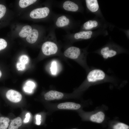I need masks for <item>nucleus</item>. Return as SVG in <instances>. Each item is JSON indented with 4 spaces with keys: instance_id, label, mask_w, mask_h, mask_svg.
<instances>
[{
    "instance_id": "nucleus-1",
    "label": "nucleus",
    "mask_w": 129,
    "mask_h": 129,
    "mask_svg": "<svg viewBox=\"0 0 129 129\" xmlns=\"http://www.w3.org/2000/svg\"><path fill=\"white\" fill-rule=\"evenodd\" d=\"M64 54L68 58L79 60L88 71L90 70L86 64V55L82 53L79 48L75 46L70 47L64 51Z\"/></svg>"
},
{
    "instance_id": "nucleus-2",
    "label": "nucleus",
    "mask_w": 129,
    "mask_h": 129,
    "mask_svg": "<svg viewBox=\"0 0 129 129\" xmlns=\"http://www.w3.org/2000/svg\"><path fill=\"white\" fill-rule=\"evenodd\" d=\"M114 46H107L102 48L99 54L104 60L113 57L119 53V49Z\"/></svg>"
},
{
    "instance_id": "nucleus-3",
    "label": "nucleus",
    "mask_w": 129,
    "mask_h": 129,
    "mask_svg": "<svg viewBox=\"0 0 129 129\" xmlns=\"http://www.w3.org/2000/svg\"><path fill=\"white\" fill-rule=\"evenodd\" d=\"M42 50L43 53L46 56L56 54L58 52V47L57 44L52 41H47L42 45Z\"/></svg>"
},
{
    "instance_id": "nucleus-4",
    "label": "nucleus",
    "mask_w": 129,
    "mask_h": 129,
    "mask_svg": "<svg viewBox=\"0 0 129 129\" xmlns=\"http://www.w3.org/2000/svg\"><path fill=\"white\" fill-rule=\"evenodd\" d=\"M50 12L49 9L47 7L35 9L30 13V16L32 18L35 19L45 18L48 15Z\"/></svg>"
},
{
    "instance_id": "nucleus-5",
    "label": "nucleus",
    "mask_w": 129,
    "mask_h": 129,
    "mask_svg": "<svg viewBox=\"0 0 129 129\" xmlns=\"http://www.w3.org/2000/svg\"><path fill=\"white\" fill-rule=\"evenodd\" d=\"M6 96L7 98L11 102L17 103L21 100L22 96L19 92L12 89L8 90L7 92Z\"/></svg>"
},
{
    "instance_id": "nucleus-6",
    "label": "nucleus",
    "mask_w": 129,
    "mask_h": 129,
    "mask_svg": "<svg viewBox=\"0 0 129 129\" xmlns=\"http://www.w3.org/2000/svg\"><path fill=\"white\" fill-rule=\"evenodd\" d=\"M63 96L64 94L63 93L54 90L49 91L44 95L45 99L48 101L61 99Z\"/></svg>"
},
{
    "instance_id": "nucleus-7",
    "label": "nucleus",
    "mask_w": 129,
    "mask_h": 129,
    "mask_svg": "<svg viewBox=\"0 0 129 129\" xmlns=\"http://www.w3.org/2000/svg\"><path fill=\"white\" fill-rule=\"evenodd\" d=\"M81 107L80 104L71 102H66L61 103L58 104V108L59 109L76 110Z\"/></svg>"
},
{
    "instance_id": "nucleus-8",
    "label": "nucleus",
    "mask_w": 129,
    "mask_h": 129,
    "mask_svg": "<svg viewBox=\"0 0 129 129\" xmlns=\"http://www.w3.org/2000/svg\"><path fill=\"white\" fill-rule=\"evenodd\" d=\"M63 6L65 10L72 12L76 11L79 9V7L77 4L69 0L65 1L63 4Z\"/></svg>"
},
{
    "instance_id": "nucleus-9",
    "label": "nucleus",
    "mask_w": 129,
    "mask_h": 129,
    "mask_svg": "<svg viewBox=\"0 0 129 129\" xmlns=\"http://www.w3.org/2000/svg\"><path fill=\"white\" fill-rule=\"evenodd\" d=\"M92 34V32L91 31L80 32L75 33L74 37L76 39H87L91 38Z\"/></svg>"
},
{
    "instance_id": "nucleus-10",
    "label": "nucleus",
    "mask_w": 129,
    "mask_h": 129,
    "mask_svg": "<svg viewBox=\"0 0 129 129\" xmlns=\"http://www.w3.org/2000/svg\"><path fill=\"white\" fill-rule=\"evenodd\" d=\"M87 7L88 9L92 12L97 11L99 9V5L97 0H86Z\"/></svg>"
},
{
    "instance_id": "nucleus-11",
    "label": "nucleus",
    "mask_w": 129,
    "mask_h": 129,
    "mask_svg": "<svg viewBox=\"0 0 129 129\" xmlns=\"http://www.w3.org/2000/svg\"><path fill=\"white\" fill-rule=\"evenodd\" d=\"M70 22V20L65 16L59 17L56 22V26L58 27H62L68 26Z\"/></svg>"
},
{
    "instance_id": "nucleus-12",
    "label": "nucleus",
    "mask_w": 129,
    "mask_h": 129,
    "mask_svg": "<svg viewBox=\"0 0 129 129\" xmlns=\"http://www.w3.org/2000/svg\"><path fill=\"white\" fill-rule=\"evenodd\" d=\"M38 36V32L37 30L33 29L31 33L27 37V41L30 43H33L37 40Z\"/></svg>"
},
{
    "instance_id": "nucleus-13",
    "label": "nucleus",
    "mask_w": 129,
    "mask_h": 129,
    "mask_svg": "<svg viewBox=\"0 0 129 129\" xmlns=\"http://www.w3.org/2000/svg\"><path fill=\"white\" fill-rule=\"evenodd\" d=\"M105 118V114L101 111L98 112L92 115L90 117V120L92 122L98 123H101L104 120Z\"/></svg>"
},
{
    "instance_id": "nucleus-14",
    "label": "nucleus",
    "mask_w": 129,
    "mask_h": 129,
    "mask_svg": "<svg viewBox=\"0 0 129 129\" xmlns=\"http://www.w3.org/2000/svg\"><path fill=\"white\" fill-rule=\"evenodd\" d=\"M22 121L21 118L18 117L12 120L9 125L8 129H18L21 126Z\"/></svg>"
},
{
    "instance_id": "nucleus-15",
    "label": "nucleus",
    "mask_w": 129,
    "mask_h": 129,
    "mask_svg": "<svg viewBox=\"0 0 129 129\" xmlns=\"http://www.w3.org/2000/svg\"><path fill=\"white\" fill-rule=\"evenodd\" d=\"M32 28L31 26L27 25L24 26L19 33L20 36L22 38L27 37L31 32Z\"/></svg>"
},
{
    "instance_id": "nucleus-16",
    "label": "nucleus",
    "mask_w": 129,
    "mask_h": 129,
    "mask_svg": "<svg viewBox=\"0 0 129 129\" xmlns=\"http://www.w3.org/2000/svg\"><path fill=\"white\" fill-rule=\"evenodd\" d=\"M98 23L96 20H90L85 22L83 25L84 28L86 30H89L97 26Z\"/></svg>"
},
{
    "instance_id": "nucleus-17",
    "label": "nucleus",
    "mask_w": 129,
    "mask_h": 129,
    "mask_svg": "<svg viewBox=\"0 0 129 129\" xmlns=\"http://www.w3.org/2000/svg\"><path fill=\"white\" fill-rule=\"evenodd\" d=\"M35 86V84L33 82L30 81H28L26 83L24 87V90L25 92L31 93Z\"/></svg>"
},
{
    "instance_id": "nucleus-18",
    "label": "nucleus",
    "mask_w": 129,
    "mask_h": 129,
    "mask_svg": "<svg viewBox=\"0 0 129 129\" xmlns=\"http://www.w3.org/2000/svg\"><path fill=\"white\" fill-rule=\"evenodd\" d=\"M9 119L4 117H0V129H6L9 126Z\"/></svg>"
},
{
    "instance_id": "nucleus-19",
    "label": "nucleus",
    "mask_w": 129,
    "mask_h": 129,
    "mask_svg": "<svg viewBox=\"0 0 129 129\" xmlns=\"http://www.w3.org/2000/svg\"><path fill=\"white\" fill-rule=\"evenodd\" d=\"M36 0H20L19 2L20 7L25 8L35 2Z\"/></svg>"
},
{
    "instance_id": "nucleus-20",
    "label": "nucleus",
    "mask_w": 129,
    "mask_h": 129,
    "mask_svg": "<svg viewBox=\"0 0 129 129\" xmlns=\"http://www.w3.org/2000/svg\"><path fill=\"white\" fill-rule=\"evenodd\" d=\"M129 126L123 123H119L114 125L113 129H129Z\"/></svg>"
},
{
    "instance_id": "nucleus-21",
    "label": "nucleus",
    "mask_w": 129,
    "mask_h": 129,
    "mask_svg": "<svg viewBox=\"0 0 129 129\" xmlns=\"http://www.w3.org/2000/svg\"><path fill=\"white\" fill-rule=\"evenodd\" d=\"M50 69L52 74L53 75H55L57 71V66L56 63L55 61H54L52 62Z\"/></svg>"
},
{
    "instance_id": "nucleus-22",
    "label": "nucleus",
    "mask_w": 129,
    "mask_h": 129,
    "mask_svg": "<svg viewBox=\"0 0 129 129\" xmlns=\"http://www.w3.org/2000/svg\"><path fill=\"white\" fill-rule=\"evenodd\" d=\"M19 60L20 62L25 65L28 62L29 59L27 55H23L20 57Z\"/></svg>"
},
{
    "instance_id": "nucleus-23",
    "label": "nucleus",
    "mask_w": 129,
    "mask_h": 129,
    "mask_svg": "<svg viewBox=\"0 0 129 129\" xmlns=\"http://www.w3.org/2000/svg\"><path fill=\"white\" fill-rule=\"evenodd\" d=\"M6 11L5 6L2 4H0V19L5 15Z\"/></svg>"
},
{
    "instance_id": "nucleus-24",
    "label": "nucleus",
    "mask_w": 129,
    "mask_h": 129,
    "mask_svg": "<svg viewBox=\"0 0 129 129\" xmlns=\"http://www.w3.org/2000/svg\"><path fill=\"white\" fill-rule=\"evenodd\" d=\"M6 41L2 38H0V50L5 48L7 46Z\"/></svg>"
},
{
    "instance_id": "nucleus-25",
    "label": "nucleus",
    "mask_w": 129,
    "mask_h": 129,
    "mask_svg": "<svg viewBox=\"0 0 129 129\" xmlns=\"http://www.w3.org/2000/svg\"><path fill=\"white\" fill-rule=\"evenodd\" d=\"M16 67L18 70H23L25 69V65L19 62L17 63Z\"/></svg>"
},
{
    "instance_id": "nucleus-26",
    "label": "nucleus",
    "mask_w": 129,
    "mask_h": 129,
    "mask_svg": "<svg viewBox=\"0 0 129 129\" xmlns=\"http://www.w3.org/2000/svg\"><path fill=\"white\" fill-rule=\"evenodd\" d=\"M41 116L40 115L37 114L36 116V124L38 125H40L41 123Z\"/></svg>"
},
{
    "instance_id": "nucleus-27",
    "label": "nucleus",
    "mask_w": 129,
    "mask_h": 129,
    "mask_svg": "<svg viewBox=\"0 0 129 129\" xmlns=\"http://www.w3.org/2000/svg\"><path fill=\"white\" fill-rule=\"evenodd\" d=\"M30 117V114L29 113H27L26 115V118L23 121L24 123H26L28 122Z\"/></svg>"
},
{
    "instance_id": "nucleus-28",
    "label": "nucleus",
    "mask_w": 129,
    "mask_h": 129,
    "mask_svg": "<svg viewBox=\"0 0 129 129\" xmlns=\"http://www.w3.org/2000/svg\"><path fill=\"white\" fill-rule=\"evenodd\" d=\"M2 75V73L1 71L0 70V78L1 77Z\"/></svg>"
},
{
    "instance_id": "nucleus-29",
    "label": "nucleus",
    "mask_w": 129,
    "mask_h": 129,
    "mask_svg": "<svg viewBox=\"0 0 129 129\" xmlns=\"http://www.w3.org/2000/svg\"><path fill=\"white\" fill-rule=\"evenodd\" d=\"M75 129V128H73V129Z\"/></svg>"
}]
</instances>
